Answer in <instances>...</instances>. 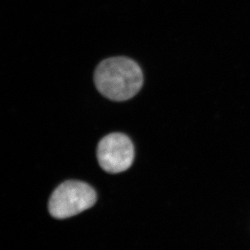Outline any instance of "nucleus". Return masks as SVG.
<instances>
[{"mask_svg":"<svg viewBox=\"0 0 250 250\" xmlns=\"http://www.w3.org/2000/svg\"><path fill=\"white\" fill-rule=\"evenodd\" d=\"M94 82L105 98L113 101H126L134 98L142 88V69L128 57H111L97 66Z\"/></svg>","mask_w":250,"mask_h":250,"instance_id":"nucleus-1","label":"nucleus"},{"mask_svg":"<svg viewBox=\"0 0 250 250\" xmlns=\"http://www.w3.org/2000/svg\"><path fill=\"white\" fill-rule=\"evenodd\" d=\"M97 201L93 188L80 181H67L59 186L51 195L49 213L53 218L63 220L91 208Z\"/></svg>","mask_w":250,"mask_h":250,"instance_id":"nucleus-2","label":"nucleus"},{"mask_svg":"<svg viewBox=\"0 0 250 250\" xmlns=\"http://www.w3.org/2000/svg\"><path fill=\"white\" fill-rule=\"evenodd\" d=\"M97 157L104 170L111 174L121 173L128 170L134 162V145L126 135L108 134L99 143Z\"/></svg>","mask_w":250,"mask_h":250,"instance_id":"nucleus-3","label":"nucleus"}]
</instances>
